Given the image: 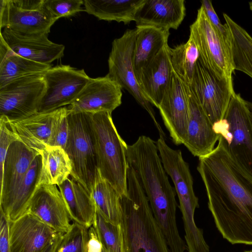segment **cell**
<instances>
[{
  "label": "cell",
  "instance_id": "obj_1",
  "mask_svg": "<svg viewBox=\"0 0 252 252\" xmlns=\"http://www.w3.org/2000/svg\"><path fill=\"white\" fill-rule=\"evenodd\" d=\"M208 208L222 237L232 244L252 245V179L230 156L220 136L197 167Z\"/></svg>",
  "mask_w": 252,
  "mask_h": 252
},
{
  "label": "cell",
  "instance_id": "obj_2",
  "mask_svg": "<svg viewBox=\"0 0 252 252\" xmlns=\"http://www.w3.org/2000/svg\"><path fill=\"white\" fill-rule=\"evenodd\" d=\"M156 142L149 137L140 136L127 146L128 165L136 172L153 214L171 252H185L186 242L178 229L176 192L170 184Z\"/></svg>",
  "mask_w": 252,
  "mask_h": 252
},
{
  "label": "cell",
  "instance_id": "obj_3",
  "mask_svg": "<svg viewBox=\"0 0 252 252\" xmlns=\"http://www.w3.org/2000/svg\"><path fill=\"white\" fill-rule=\"evenodd\" d=\"M125 252H171L137 174L128 165L127 193L121 196Z\"/></svg>",
  "mask_w": 252,
  "mask_h": 252
},
{
  "label": "cell",
  "instance_id": "obj_4",
  "mask_svg": "<svg viewBox=\"0 0 252 252\" xmlns=\"http://www.w3.org/2000/svg\"><path fill=\"white\" fill-rule=\"evenodd\" d=\"M163 167L171 177L179 201L188 252H209L203 230L197 226L194 213L199 207L198 198L193 188V179L188 163L180 150L170 148L161 136L156 142Z\"/></svg>",
  "mask_w": 252,
  "mask_h": 252
},
{
  "label": "cell",
  "instance_id": "obj_5",
  "mask_svg": "<svg viewBox=\"0 0 252 252\" xmlns=\"http://www.w3.org/2000/svg\"><path fill=\"white\" fill-rule=\"evenodd\" d=\"M111 114L102 112L91 114L97 168L121 196L127 193V145L119 135Z\"/></svg>",
  "mask_w": 252,
  "mask_h": 252
},
{
  "label": "cell",
  "instance_id": "obj_6",
  "mask_svg": "<svg viewBox=\"0 0 252 252\" xmlns=\"http://www.w3.org/2000/svg\"><path fill=\"white\" fill-rule=\"evenodd\" d=\"M189 32V36L197 48L200 62L218 78L233 86V75L236 70L229 30L227 34L219 31L201 6Z\"/></svg>",
  "mask_w": 252,
  "mask_h": 252
},
{
  "label": "cell",
  "instance_id": "obj_7",
  "mask_svg": "<svg viewBox=\"0 0 252 252\" xmlns=\"http://www.w3.org/2000/svg\"><path fill=\"white\" fill-rule=\"evenodd\" d=\"M213 127L231 158L252 179V122L247 101L235 93L224 118Z\"/></svg>",
  "mask_w": 252,
  "mask_h": 252
},
{
  "label": "cell",
  "instance_id": "obj_8",
  "mask_svg": "<svg viewBox=\"0 0 252 252\" xmlns=\"http://www.w3.org/2000/svg\"><path fill=\"white\" fill-rule=\"evenodd\" d=\"M67 113L69 130L64 150L72 163L70 176L91 193L97 169L91 114Z\"/></svg>",
  "mask_w": 252,
  "mask_h": 252
},
{
  "label": "cell",
  "instance_id": "obj_9",
  "mask_svg": "<svg viewBox=\"0 0 252 252\" xmlns=\"http://www.w3.org/2000/svg\"><path fill=\"white\" fill-rule=\"evenodd\" d=\"M136 32V28L126 30L120 37L113 41L108 60V72L106 76L134 97L149 113L159 136L164 138L165 133L156 119L151 104L143 94L135 77L132 54Z\"/></svg>",
  "mask_w": 252,
  "mask_h": 252
},
{
  "label": "cell",
  "instance_id": "obj_10",
  "mask_svg": "<svg viewBox=\"0 0 252 252\" xmlns=\"http://www.w3.org/2000/svg\"><path fill=\"white\" fill-rule=\"evenodd\" d=\"M46 91L43 74L23 77L0 88V118L7 122L22 120L38 113Z\"/></svg>",
  "mask_w": 252,
  "mask_h": 252
},
{
  "label": "cell",
  "instance_id": "obj_11",
  "mask_svg": "<svg viewBox=\"0 0 252 252\" xmlns=\"http://www.w3.org/2000/svg\"><path fill=\"white\" fill-rule=\"evenodd\" d=\"M57 20L44 0H0V27L25 35L48 34Z\"/></svg>",
  "mask_w": 252,
  "mask_h": 252
},
{
  "label": "cell",
  "instance_id": "obj_12",
  "mask_svg": "<svg viewBox=\"0 0 252 252\" xmlns=\"http://www.w3.org/2000/svg\"><path fill=\"white\" fill-rule=\"evenodd\" d=\"M43 76L46 91L38 113L49 112L69 105L91 79L84 69L63 64L52 66Z\"/></svg>",
  "mask_w": 252,
  "mask_h": 252
},
{
  "label": "cell",
  "instance_id": "obj_13",
  "mask_svg": "<svg viewBox=\"0 0 252 252\" xmlns=\"http://www.w3.org/2000/svg\"><path fill=\"white\" fill-rule=\"evenodd\" d=\"M187 85L213 124L224 118L236 93L233 86L218 78L199 59L191 81Z\"/></svg>",
  "mask_w": 252,
  "mask_h": 252
},
{
  "label": "cell",
  "instance_id": "obj_14",
  "mask_svg": "<svg viewBox=\"0 0 252 252\" xmlns=\"http://www.w3.org/2000/svg\"><path fill=\"white\" fill-rule=\"evenodd\" d=\"M158 109L173 142L183 144L189 119V88L173 71Z\"/></svg>",
  "mask_w": 252,
  "mask_h": 252
},
{
  "label": "cell",
  "instance_id": "obj_15",
  "mask_svg": "<svg viewBox=\"0 0 252 252\" xmlns=\"http://www.w3.org/2000/svg\"><path fill=\"white\" fill-rule=\"evenodd\" d=\"M48 35L22 34L3 29L0 34V57L9 52L39 63L51 64L63 56L64 46L50 41Z\"/></svg>",
  "mask_w": 252,
  "mask_h": 252
},
{
  "label": "cell",
  "instance_id": "obj_16",
  "mask_svg": "<svg viewBox=\"0 0 252 252\" xmlns=\"http://www.w3.org/2000/svg\"><path fill=\"white\" fill-rule=\"evenodd\" d=\"M8 229L10 252H44L60 233L29 212L9 221Z\"/></svg>",
  "mask_w": 252,
  "mask_h": 252
},
{
  "label": "cell",
  "instance_id": "obj_17",
  "mask_svg": "<svg viewBox=\"0 0 252 252\" xmlns=\"http://www.w3.org/2000/svg\"><path fill=\"white\" fill-rule=\"evenodd\" d=\"M122 88L106 76L91 78L75 99L67 107L68 113H112L122 103Z\"/></svg>",
  "mask_w": 252,
  "mask_h": 252
},
{
  "label": "cell",
  "instance_id": "obj_18",
  "mask_svg": "<svg viewBox=\"0 0 252 252\" xmlns=\"http://www.w3.org/2000/svg\"><path fill=\"white\" fill-rule=\"evenodd\" d=\"M58 186H37L28 207L30 213L58 233L64 234L70 228L71 218L65 202Z\"/></svg>",
  "mask_w": 252,
  "mask_h": 252
},
{
  "label": "cell",
  "instance_id": "obj_19",
  "mask_svg": "<svg viewBox=\"0 0 252 252\" xmlns=\"http://www.w3.org/2000/svg\"><path fill=\"white\" fill-rule=\"evenodd\" d=\"M39 154L19 140L9 146L0 176V207L3 208L8 203Z\"/></svg>",
  "mask_w": 252,
  "mask_h": 252
},
{
  "label": "cell",
  "instance_id": "obj_20",
  "mask_svg": "<svg viewBox=\"0 0 252 252\" xmlns=\"http://www.w3.org/2000/svg\"><path fill=\"white\" fill-rule=\"evenodd\" d=\"M188 88L189 119L183 144L194 156L200 158L213 151L220 135L215 131L213 123L189 86Z\"/></svg>",
  "mask_w": 252,
  "mask_h": 252
},
{
  "label": "cell",
  "instance_id": "obj_21",
  "mask_svg": "<svg viewBox=\"0 0 252 252\" xmlns=\"http://www.w3.org/2000/svg\"><path fill=\"white\" fill-rule=\"evenodd\" d=\"M169 48L168 43L165 44L136 78L144 97L158 108L170 83L173 71L170 60Z\"/></svg>",
  "mask_w": 252,
  "mask_h": 252
},
{
  "label": "cell",
  "instance_id": "obj_22",
  "mask_svg": "<svg viewBox=\"0 0 252 252\" xmlns=\"http://www.w3.org/2000/svg\"><path fill=\"white\" fill-rule=\"evenodd\" d=\"M186 16L184 0H144L137 9L134 21L136 27L150 26L176 30Z\"/></svg>",
  "mask_w": 252,
  "mask_h": 252
},
{
  "label": "cell",
  "instance_id": "obj_23",
  "mask_svg": "<svg viewBox=\"0 0 252 252\" xmlns=\"http://www.w3.org/2000/svg\"><path fill=\"white\" fill-rule=\"evenodd\" d=\"M55 112L56 110L38 113L22 120L6 121L20 141L40 154L49 147L52 124Z\"/></svg>",
  "mask_w": 252,
  "mask_h": 252
},
{
  "label": "cell",
  "instance_id": "obj_24",
  "mask_svg": "<svg viewBox=\"0 0 252 252\" xmlns=\"http://www.w3.org/2000/svg\"><path fill=\"white\" fill-rule=\"evenodd\" d=\"M58 187L65 202L72 221L90 228L96 214L91 193L72 178H68Z\"/></svg>",
  "mask_w": 252,
  "mask_h": 252
},
{
  "label": "cell",
  "instance_id": "obj_25",
  "mask_svg": "<svg viewBox=\"0 0 252 252\" xmlns=\"http://www.w3.org/2000/svg\"><path fill=\"white\" fill-rule=\"evenodd\" d=\"M132 63L136 78L168 43L169 31L150 26L136 27Z\"/></svg>",
  "mask_w": 252,
  "mask_h": 252
},
{
  "label": "cell",
  "instance_id": "obj_26",
  "mask_svg": "<svg viewBox=\"0 0 252 252\" xmlns=\"http://www.w3.org/2000/svg\"><path fill=\"white\" fill-rule=\"evenodd\" d=\"M41 165L42 158L39 154L34 159L8 203L3 208L0 207L9 221L15 220L26 212L39 185Z\"/></svg>",
  "mask_w": 252,
  "mask_h": 252
},
{
  "label": "cell",
  "instance_id": "obj_27",
  "mask_svg": "<svg viewBox=\"0 0 252 252\" xmlns=\"http://www.w3.org/2000/svg\"><path fill=\"white\" fill-rule=\"evenodd\" d=\"M144 0H84L85 11L100 20L134 21L136 12Z\"/></svg>",
  "mask_w": 252,
  "mask_h": 252
},
{
  "label": "cell",
  "instance_id": "obj_28",
  "mask_svg": "<svg viewBox=\"0 0 252 252\" xmlns=\"http://www.w3.org/2000/svg\"><path fill=\"white\" fill-rule=\"evenodd\" d=\"M91 194L96 212L109 222L122 225L121 196L114 187L101 176L98 168Z\"/></svg>",
  "mask_w": 252,
  "mask_h": 252
},
{
  "label": "cell",
  "instance_id": "obj_29",
  "mask_svg": "<svg viewBox=\"0 0 252 252\" xmlns=\"http://www.w3.org/2000/svg\"><path fill=\"white\" fill-rule=\"evenodd\" d=\"M42 165L39 185L62 184L72 170L71 161L65 150L61 147H48L40 154Z\"/></svg>",
  "mask_w": 252,
  "mask_h": 252
},
{
  "label": "cell",
  "instance_id": "obj_30",
  "mask_svg": "<svg viewBox=\"0 0 252 252\" xmlns=\"http://www.w3.org/2000/svg\"><path fill=\"white\" fill-rule=\"evenodd\" d=\"M223 17L231 34L235 70L252 79V36L227 14Z\"/></svg>",
  "mask_w": 252,
  "mask_h": 252
},
{
  "label": "cell",
  "instance_id": "obj_31",
  "mask_svg": "<svg viewBox=\"0 0 252 252\" xmlns=\"http://www.w3.org/2000/svg\"><path fill=\"white\" fill-rule=\"evenodd\" d=\"M51 67V64L39 63L6 52L0 57V88L23 77L43 74Z\"/></svg>",
  "mask_w": 252,
  "mask_h": 252
},
{
  "label": "cell",
  "instance_id": "obj_32",
  "mask_svg": "<svg viewBox=\"0 0 252 252\" xmlns=\"http://www.w3.org/2000/svg\"><path fill=\"white\" fill-rule=\"evenodd\" d=\"M169 57L173 71L187 84H190L199 58L193 39L189 36L186 43L170 47Z\"/></svg>",
  "mask_w": 252,
  "mask_h": 252
},
{
  "label": "cell",
  "instance_id": "obj_33",
  "mask_svg": "<svg viewBox=\"0 0 252 252\" xmlns=\"http://www.w3.org/2000/svg\"><path fill=\"white\" fill-rule=\"evenodd\" d=\"M92 226L103 247L108 252H125L122 225L109 222L96 212Z\"/></svg>",
  "mask_w": 252,
  "mask_h": 252
},
{
  "label": "cell",
  "instance_id": "obj_34",
  "mask_svg": "<svg viewBox=\"0 0 252 252\" xmlns=\"http://www.w3.org/2000/svg\"><path fill=\"white\" fill-rule=\"evenodd\" d=\"M89 228L72 221L70 229L63 234L57 252H89Z\"/></svg>",
  "mask_w": 252,
  "mask_h": 252
},
{
  "label": "cell",
  "instance_id": "obj_35",
  "mask_svg": "<svg viewBox=\"0 0 252 252\" xmlns=\"http://www.w3.org/2000/svg\"><path fill=\"white\" fill-rule=\"evenodd\" d=\"M69 130L67 107L64 106L56 110L52 124L49 147H61L64 150Z\"/></svg>",
  "mask_w": 252,
  "mask_h": 252
},
{
  "label": "cell",
  "instance_id": "obj_36",
  "mask_svg": "<svg viewBox=\"0 0 252 252\" xmlns=\"http://www.w3.org/2000/svg\"><path fill=\"white\" fill-rule=\"evenodd\" d=\"M44 4L50 13L57 20L85 11L82 7L84 0H44Z\"/></svg>",
  "mask_w": 252,
  "mask_h": 252
},
{
  "label": "cell",
  "instance_id": "obj_37",
  "mask_svg": "<svg viewBox=\"0 0 252 252\" xmlns=\"http://www.w3.org/2000/svg\"><path fill=\"white\" fill-rule=\"evenodd\" d=\"M17 140H19L18 136L10 129L6 120L3 118H0V176L2 173L8 148L11 144Z\"/></svg>",
  "mask_w": 252,
  "mask_h": 252
},
{
  "label": "cell",
  "instance_id": "obj_38",
  "mask_svg": "<svg viewBox=\"0 0 252 252\" xmlns=\"http://www.w3.org/2000/svg\"><path fill=\"white\" fill-rule=\"evenodd\" d=\"M201 6L203 8L207 16L212 23L221 32L227 34L229 29L225 24H222L217 15L211 0H203L201 1Z\"/></svg>",
  "mask_w": 252,
  "mask_h": 252
},
{
  "label": "cell",
  "instance_id": "obj_39",
  "mask_svg": "<svg viewBox=\"0 0 252 252\" xmlns=\"http://www.w3.org/2000/svg\"><path fill=\"white\" fill-rule=\"evenodd\" d=\"M0 217V252H10L9 244V221L2 210Z\"/></svg>",
  "mask_w": 252,
  "mask_h": 252
},
{
  "label": "cell",
  "instance_id": "obj_40",
  "mask_svg": "<svg viewBox=\"0 0 252 252\" xmlns=\"http://www.w3.org/2000/svg\"><path fill=\"white\" fill-rule=\"evenodd\" d=\"M89 252H108L99 241L93 227L89 228Z\"/></svg>",
  "mask_w": 252,
  "mask_h": 252
},
{
  "label": "cell",
  "instance_id": "obj_41",
  "mask_svg": "<svg viewBox=\"0 0 252 252\" xmlns=\"http://www.w3.org/2000/svg\"><path fill=\"white\" fill-rule=\"evenodd\" d=\"M63 234L60 233L58 237L45 249L44 252H57L61 243Z\"/></svg>",
  "mask_w": 252,
  "mask_h": 252
},
{
  "label": "cell",
  "instance_id": "obj_42",
  "mask_svg": "<svg viewBox=\"0 0 252 252\" xmlns=\"http://www.w3.org/2000/svg\"><path fill=\"white\" fill-rule=\"evenodd\" d=\"M247 103H248V105L249 108V109L250 110L251 118H252V102L247 101Z\"/></svg>",
  "mask_w": 252,
  "mask_h": 252
},
{
  "label": "cell",
  "instance_id": "obj_43",
  "mask_svg": "<svg viewBox=\"0 0 252 252\" xmlns=\"http://www.w3.org/2000/svg\"><path fill=\"white\" fill-rule=\"evenodd\" d=\"M249 5L250 9L251 10V11L252 12V1L249 2Z\"/></svg>",
  "mask_w": 252,
  "mask_h": 252
},
{
  "label": "cell",
  "instance_id": "obj_44",
  "mask_svg": "<svg viewBox=\"0 0 252 252\" xmlns=\"http://www.w3.org/2000/svg\"><path fill=\"white\" fill-rule=\"evenodd\" d=\"M243 252H252V250L245 251Z\"/></svg>",
  "mask_w": 252,
  "mask_h": 252
}]
</instances>
